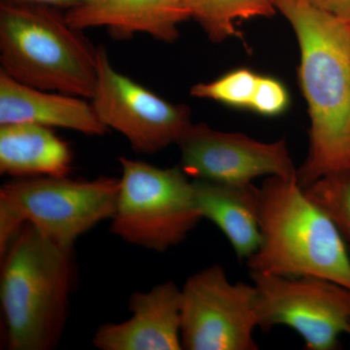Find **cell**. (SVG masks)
Here are the masks:
<instances>
[{"label":"cell","instance_id":"cell-1","mask_svg":"<svg viewBox=\"0 0 350 350\" xmlns=\"http://www.w3.org/2000/svg\"><path fill=\"white\" fill-rule=\"evenodd\" d=\"M301 51L299 79L310 118V149L297 170L301 188L350 170V17L310 0H273Z\"/></svg>","mask_w":350,"mask_h":350},{"label":"cell","instance_id":"cell-2","mask_svg":"<svg viewBox=\"0 0 350 350\" xmlns=\"http://www.w3.org/2000/svg\"><path fill=\"white\" fill-rule=\"evenodd\" d=\"M73 250L25 224L1 255L0 301L12 350H51L59 345L75 285Z\"/></svg>","mask_w":350,"mask_h":350},{"label":"cell","instance_id":"cell-3","mask_svg":"<svg viewBox=\"0 0 350 350\" xmlns=\"http://www.w3.org/2000/svg\"><path fill=\"white\" fill-rule=\"evenodd\" d=\"M259 193L261 243L246 260L250 271L324 278L350 289L347 243L297 176H269Z\"/></svg>","mask_w":350,"mask_h":350},{"label":"cell","instance_id":"cell-4","mask_svg":"<svg viewBox=\"0 0 350 350\" xmlns=\"http://www.w3.org/2000/svg\"><path fill=\"white\" fill-rule=\"evenodd\" d=\"M54 7L0 3L1 70L27 86L93 98L98 49Z\"/></svg>","mask_w":350,"mask_h":350},{"label":"cell","instance_id":"cell-5","mask_svg":"<svg viewBox=\"0 0 350 350\" xmlns=\"http://www.w3.org/2000/svg\"><path fill=\"white\" fill-rule=\"evenodd\" d=\"M120 179L66 177L15 178L0 189V256L25 224H31L63 247L75 241L116 209Z\"/></svg>","mask_w":350,"mask_h":350},{"label":"cell","instance_id":"cell-6","mask_svg":"<svg viewBox=\"0 0 350 350\" xmlns=\"http://www.w3.org/2000/svg\"><path fill=\"white\" fill-rule=\"evenodd\" d=\"M110 231L126 243L163 253L183 243L202 215L193 180L181 167L162 169L121 157Z\"/></svg>","mask_w":350,"mask_h":350},{"label":"cell","instance_id":"cell-7","mask_svg":"<svg viewBox=\"0 0 350 350\" xmlns=\"http://www.w3.org/2000/svg\"><path fill=\"white\" fill-rule=\"evenodd\" d=\"M257 289L259 327L284 325L303 338L308 350L340 349L350 331V289L324 278H284L250 271Z\"/></svg>","mask_w":350,"mask_h":350},{"label":"cell","instance_id":"cell-8","mask_svg":"<svg viewBox=\"0 0 350 350\" xmlns=\"http://www.w3.org/2000/svg\"><path fill=\"white\" fill-rule=\"evenodd\" d=\"M181 291L182 349H259L254 284L232 283L223 267L213 265L190 276Z\"/></svg>","mask_w":350,"mask_h":350},{"label":"cell","instance_id":"cell-9","mask_svg":"<svg viewBox=\"0 0 350 350\" xmlns=\"http://www.w3.org/2000/svg\"><path fill=\"white\" fill-rule=\"evenodd\" d=\"M92 100L101 123L124 135L137 153L150 155L178 144L193 124L188 107L165 100L119 72L105 48H98V81Z\"/></svg>","mask_w":350,"mask_h":350},{"label":"cell","instance_id":"cell-10","mask_svg":"<svg viewBox=\"0 0 350 350\" xmlns=\"http://www.w3.org/2000/svg\"><path fill=\"white\" fill-rule=\"evenodd\" d=\"M177 144L181 169L193 179L247 185L264 175L297 176L285 139L264 144L241 133L192 124Z\"/></svg>","mask_w":350,"mask_h":350},{"label":"cell","instance_id":"cell-11","mask_svg":"<svg viewBox=\"0 0 350 350\" xmlns=\"http://www.w3.org/2000/svg\"><path fill=\"white\" fill-rule=\"evenodd\" d=\"M131 317L120 323L103 324L93 344L101 350H179L182 291L175 283H161L135 292L129 301Z\"/></svg>","mask_w":350,"mask_h":350},{"label":"cell","instance_id":"cell-12","mask_svg":"<svg viewBox=\"0 0 350 350\" xmlns=\"http://www.w3.org/2000/svg\"><path fill=\"white\" fill-rule=\"evenodd\" d=\"M64 16L80 31L105 27L118 38L144 33L167 43L178 38V25L190 18L185 0H83Z\"/></svg>","mask_w":350,"mask_h":350},{"label":"cell","instance_id":"cell-13","mask_svg":"<svg viewBox=\"0 0 350 350\" xmlns=\"http://www.w3.org/2000/svg\"><path fill=\"white\" fill-rule=\"evenodd\" d=\"M15 123L68 129L86 135L108 131L93 105L79 96L29 87L0 70V125Z\"/></svg>","mask_w":350,"mask_h":350},{"label":"cell","instance_id":"cell-14","mask_svg":"<svg viewBox=\"0 0 350 350\" xmlns=\"http://www.w3.org/2000/svg\"><path fill=\"white\" fill-rule=\"evenodd\" d=\"M202 218L217 226L239 259L247 260L261 243L259 188L193 179Z\"/></svg>","mask_w":350,"mask_h":350},{"label":"cell","instance_id":"cell-15","mask_svg":"<svg viewBox=\"0 0 350 350\" xmlns=\"http://www.w3.org/2000/svg\"><path fill=\"white\" fill-rule=\"evenodd\" d=\"M73 153L52 129L31 123L0 125V172L15 178L68 176Z\"/></svg>","mask_w":350,"mask_h":350},{"label":"cell","instance_id":"cell-16","mask_svg":"<svg viewBox=\"0 0 350 350\" xmlns=\"http://www.w3.org/2000/svg\"><path fill=\"white\" fill-rule=\"evenodd\" d=\"M185 5L190 18L215 43L238 36L237 20L271 17L276 10L273 0H185Z\"/></svg>","mask_w":350,"mask_h":350},{"label":"cell","instance_id":"cell-17","mask_svg":"<svg viewBox=\"0 0 350 350\" xmlns=\"http://www.w3.org/2000/svg\"><path fill=\"white\" fill-rule=\"evenodd\" d=\"M303 189L335 223L350 247V170L326 175Z\"/></svg>","mask_w":350,"mask_h":350},{"label":"cell","instance_id":"cell-18","mask_svg":"<svg viewBox=\"0 0 350 350\" xmlns=\"http://www.w3.org/2000/svg\"><path fill=\"white\" fill-rule=\"evenodd\" d=\"M259 75L248 68L230 71L211 82L191 88V96L218 101L232 107L250 108Z\"/></svg>","mask_w":350,"mask_h":350},{"label":"cell","instance_id":"cell-19","mask_svg":"<svg viewBox=\"0 0 350 350\" xmlns=\"http://www.w3.org/2000/svg\"><path fill=\"white\" fill-rule=\"evenodd\" d=\"M289 103V94L282 82L259 75L250 109L264 116H276L287 109Z\"/></svg>","mask_w":350,"mask_h":350},{"label":"cell","instance_id":"cell-20","mask_svg":"<svg viewBox=\"0 0 350 350\" xmlns=\"http://www.w3.org/2000/svg\"><path fill=\"white\" fill-rule=\"evenodd\" d=\"M327 12L340 17H350V0H310Z\"/></svg>","mask_w":350,"mask_h":350},{"label":"cell","instance_id":"cell-21","mask_svg":"<svg viewBox=\"0 0 350 350\" xmlns=\"http://www.w3.org/2000/svg\"><path fill=\"white\" fill-rule=\"evenodd\" d=\"M5 1L21 2V3L40 4L57 9H68L77 6L83 0H5Z\"/></svg>","mask_w":350,"mask_h":350},{"label":"cell","instance_id":"cell-22","mask_svg":"<svg viewBox=\"0 0 350 350\" xmlns=\"http://www.w3.org/2000/svg\"><path fill=\"white\" fill-rule=\"evenodd\" d=\"M349 335H350V331H349Z\"/></svg>","mask_w":350,"mask_h":350}]
</instances>
